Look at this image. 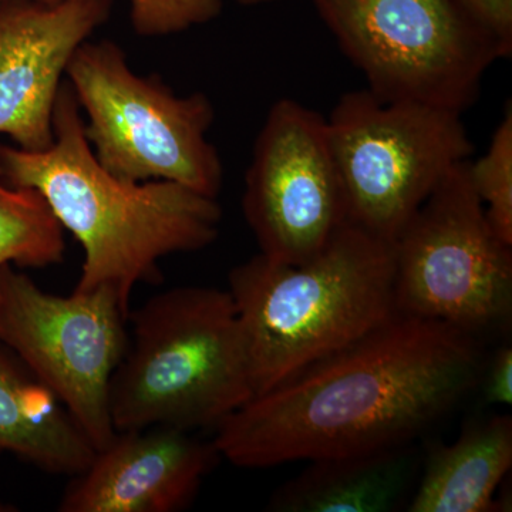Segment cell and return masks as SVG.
<instances>
[{"instance_id":"9a60e30c","label":"cell","mask_w":512,"mask_h":512,"mask_svg":"<svg viewBox=\"0 0 512 512\" xmlns=\"http://www.w3.org/2000/svg\"><path fill=\"white\" fill-rule=\"evenodd\" d=\"M55 476L74 477L96 450L55 394L0 350V454Z\"/></svg>"},{"instance_id":"ac0fdd59","label":"cell","mask_w":512,"mask_h":512,"mask_svg":"<svg viewBox=\"0 0 512 512\" xmlns=\"http://www.w3.org/2000/svg\"><path fill=\"white\" fill-rule=\"evenodd\" d=\"M222 0H130V20L141 37L177 35L221 15Z\"/></svg>"},{"instance_id":"5bb4252c","label":"cell","mask_w":512,"mask_h":512,"mask_svg":"<svg viewBox=\"0 0 512 512\" xmlns=\"http://www.w3.org/2000/svg\"><path fill=\"white\" fill-rule=\"evenodd\" d=\"M511 466L510 414L474 421L456 441L430 451L406 511H497L495 495Z\"/></svg>"},{"instance_id":"3957f363","label":"cell","mask_w":512,"mask_h":512,"mask_svg":"<svg viewBox=\"0 0 512 512\" xmlns=\"http://www.w3.org/2000/svg\"><path fill=\"white\" fill-rule=\"evenodd\" d=\"M254 397L348 348L396 315L393 244L346 222L315 258L259 252L229 272Z\"/></svg>"},{"instance_id":"9c48e42d","label":"cell","mask_w":512,"mask_h":512,"mask_svg":"<svg viewBox=\"0 0 512 512\" xmlns=\"http://www.w3.org/2000/svg\"><path fill=\"white\" fill-rule=\"evenodd\" d=\"M128 315L110 288L57 296L12 265L0 268V345L55 394L96 451L116 434L110 386Z\"/></svg>"},{"instance_id":"6da1fadb","label":"cell","mask_w":512,"mask_h":512,"mask_svg":"<svg viewBox=\"0 0 512 512\" xmlns=\"http://www.w3.org/2000/svg\"><path fill=\"white\" fill-rule=\"evenodd\" d=\"M478 340L397 312L365 338L252 397L215 429L242 468L400 446L450 412L480 379Z\"/></svg>"},{"instance_id":"d6986e66","label":"cell","mask_w":512,"mask_h":512,"mask_svg":"<svg viewBox=\"0 0 512 512\" xmlns=\"http://www.w3.org/2000/svg\"><path fill=\"white\" fill-rule=\"evenodd\" d=\"M478 384L483 387L485 402L510 406L512 403V348L501 346L487 363L481 365Z\"/></svg>"},{"instance_id":"2e32d148","label":"cell","mask_w":512,"mask_h":512,"mask_svg":"<svg viewBox=\"0 0 512 512\" xmlns=\"http://www.w3.org/2000/svg\"><path fill=\"white\" fill-rule=\"evenodd\" d=\"M64 252V228L45 197L0 183V268H49L63 262Z\"/></svg>"},{"instance_id":"4fadbf2b","label":"cell","mask_w":512,"mask_h":512,"mask_svg":"<svg viewBox=\"0 0 512 512\" xmlns=\"http://www.w3.org/2000/svg\"><path fill=\"white\" fill-rule=\"evenodd\" d=\"M420 463L410 443L318 458L272 494L276 512H392L407 507Z\"/></svg>"},{"instance_id":"44dd1931","label":"cell","mask_w":512,"mask_h":512,"mask_svg":"<svg viewBox=\"0 0 512 512\" xmlns=\"http://www.w3.org/2000/svg\"><path fill=\"white\" fill-rule=\"evenodd\" d=\"M235 2L241 6H259L266 5V3L275 2V0H235Z\"/></svg>"},{"instance_id":"8992f818","label":"cell","mask_w":512,"mask_h":512,"mask_svg":"<svg viewBox=\"0 0 512 512\" xmlns=\"http://www.w3.org/2000/svg\"><path fill=\"white\" fill-rule=\"evenodd\" d=\"M326 28L386 101L464 113L510 53L464 0H311Z\"/></svg>"},{"instance_id":"e0dca14e","label":"cell","mask_w":512,"mask_h":512,"mask_svg":"<svg viewBox=\"0 0 512 512\" xmlns=\"http://www.w3.org/2000/svg\"><path fill=\"white\" fill-rule=\"evenodd\" d=\"M468 178L483 204L488 222L505 244L512 245V107L508 104L490 147L468 161Z\"/></svg>"},{"instance_id":"7402d4cb","label":"cell","mask_w":512,"mask_h":512,"mask_svg":"<svg viewBox=\"0 0 512 512\" xmlns=\"http://www.w3.org/2000/svg\"><path fill=\"white\" fill-rule=\"evenodd\" d=\"M5 2H13V0H0V3H5ZM32 2L53 3V2H59V0H32Z\"/></svg>"},{"instance_id":"ba28073f","label":"cell","mask_w":512,"mask_h":512,"mask_svg":"<svg viewBox=\"0 0 512 512\" xmlns=\"http://www.w3.org/2000/svg\"><path fill=\"white\" fill-rule=\"evenodd\" d=\"M468 161L440 181L393 242L394 301L403 315L478 340L510 328L512 245L488 222Z\"/></svg>"},{"instance_id":"5b68a950","label":"cell","mask_w":512,"mask_h":512,"mask_svg":"<svg viewBox=\"0 0 512 512\" xmlns=\"http://www.w3.org/2000/svg\"><path fill=\"white\" fill-rule=\"evenodd\" d=\"M66 80L104 170L133 183L171 181L218 198L224 165L208 138L215 110L207 94L178 96L158 77L140 76L111 40L77 47Z\"/></svg>"},{"instance_id":"8fae6325","label":"cell","mask_w":512,"mask_h":512,"mask_svg":"<svg viewBox=\"0 0 512 512\" xmlns=\"http://www.w3.org/2000/svg\"><path fill=\"white\" fill-rule=\"evenodd\" d=\"M113 0L0 3V134L26 151L55 140L53 116L77 47L109 19Z\"/></svg>"},{"instance_id":"52a82bcc","label":"cell","mask_w":512,"mask_h":512,"mask_svg":"<svg viewBox=\"0 0 512 512\" xmlns=\"http://www.w3.org/2000/svg\"><path fill=\"white\" fill-rule=\"evenodd\" d=\"M461 117L367 89L343 94L326 123L349 224L393 244L440 181L471 160L474 144Z\"/></svg>"},{"instance_id":"7a4b0ae2","label":"cell","mask_w":512,"mask_h":512,"mask_svg":"<svg viewBox=\"0 0 512 512\" xmlns=\"http://www.w3.org/2000/svg\"><path fill=\"white\" fill-rule=\"evenodd\" d=\"M53 131L55 140L43 151L0 144V175L13 187L39 191L82 245L74 292L110 288L130 313L134 288L160 281L161 259L214 244L221 205L171 181L133 183L104 170L67 80L57 96Z\"/></svg>"},{"instance_id":"30bf717a","label":"cell","mask_w":512,"mask_h":512,"mask_svg":"<svg viewBox=\"0 0 512 512\" xmlns=\"http://www.w3.org/2000/svg\"><path fill=\"white\" fill-rule=\"evenodd\" d=\"M242 211L259 252L298 265L348 222L326 117L281 99L266 114L245 174Z\"/></svg>"},{"instance_id":"7c38bea8","label":"cell","mask_w":512,"mask_h":512,"mask_svg":"<svg viewBox=\"0 0 512 512\" xmlns=\"http://www.w3.org/2000/svg\"><path fill=\"white\" fill-rule=\"evenodd\" d=\"M220 454L192 431L154 426L116 431L72 478L62 512H177L190 507Z\"/></svg>"},{"instance_id":"ffe728a7","label":"cell","mask_w":512,"mask_h":512,"mask_svg":"<svg viewBox=\"0 0 512 512\" xmlns=\"http://www.w3.org/2000/svg\"><path fill=\"white\" fill-rule=\"evenodd\" d=\"M478 19L512 53V0H464Z\"/></svg>"},{"instance_id":"277c9868","label":"cell","mask_w":512,"mask_h":512,"mask_svg":"<svg viewBox=\"0 0 512 512\" xmlns=\"http://www.w3.org/2000/svg\"><path fill=\"white\" fill-rule=\"evenodd\" d=\"M128 319L133 333L110 386L114 430L217 429L254 397L228 289H167Z\"/></svg>"}]
</instances>
